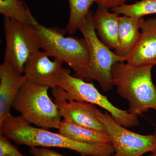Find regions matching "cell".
I'll use <instances>...</instances> for the list:
<instances>
[{
    "label": "cell",
    "instance_id": "21",
    "mask_svg": "<svg viewBox=\"0 0 156 156\" xmlns=\"http://www.w3.org/2000/svg\"><path fill=\"white\" fill-rule=\"evenodd\" d=\"M129 0H97L98 5L103 6L108 9H112L126 4Z\"/></svg>",
    "mask_w": 156,
    "mask_h": 156
},
{
    "label": "cell",
    "instance_id": "3",
    "mask_svg": "<svg viewBox=\"0 0 156 156\" xmlns=\"http://www.w3.org/2000/svg\"><path fill=\"white\" fill-rule=\"evenodd\" d=\"M33 26L44 51L50 57L67 64L74 72L75 76L85 80L90 61L89 48L85 39L65 37L64 30L46 27L38 22Z\"/></svg>",
    "mask_w": 156,
    "mask_h": 156
},
{
    "label": "cell",
    "instance_id": "10",
    "mask_svg": "<svg viewBox=\"0 0 156 156\" xmlns=\"http://www.w3.org/2000/svg\"><path fill=\"white\" fill-rule=\"evenodd\" d=\"M50 56L44 51H39L28 58L23 68V75L27 80L50 88L59 86L64 69L63 62Z\"/></svg>",
    "mask_w": 156,
    "mask_h": 156
},
{
    "label": "cell",
    "instance_id": "9",
    "mask_svg": "<svg viewBox=\"0 0 156 156\" xmlns=\"http://www.w3.org/2000/svg\"><path fill=\"white\" fill-rule=\"evenodd\" d=\"M52 91L62 118H68L79 126L108 134L105 126L96 116L94 105L69 99L59 86L52 88Z\"/></svg>",
    "mask_w": 156,
    "mask_h": 156
},
{
    "label": "cell",
    "instance_id": "2",
    "mask_svg": "<svg viewBox=\"0 0 156 156\" xmlns=\"http://www.w3.org/2000/svg\"><path fill=\"white\" fill-rule=\"evenodd\" d=\"M124 62L113 66L112 80L118 94L129 102L128 112L138 116L150 109L156 111V87L152 79L153 66Z\"/></svg>",
    "mask_w": 156,
    "mask_h": 156
},
{
    "label": "cell",
    "instance_id": "14",
    "mask_svg": "<svg viewBox=\"0 0 156 156\" xmlns=\"http://www.w3.org/2000/svg\"><path fill=\"white\" fill-rule=\"evenodd\" d=\"M144 20L143 17L120 16L119 45L114 52L117 56L125 58L130 54L140 37V31Z\"/></svg>",
    "mask_w": 156,
    "mask_h": 156
},
{
    "label": "cell",
    "instance_id": "7",
    "mask_svg": "<svg viewBox=\"0 0 156 156\" xmlns=\"http://www.w3.org/2000/svg\"><path fill=\"white\" fill-rule=\"evenodd\" d=\"M5 39L4 62L11 63L20 73L28 58L41 49L40 39L33 26L5 17Z\"/></svg>",
    "mask_w": 156,
    "mask_h": 156
},
{
    "label": "cell",
    "instance_id": "15",
    "mask_svg": "<svg viewBox=\"0 0 156 156\" xmlns=\"http://www.w3.org/2000/svg\"><path fill=\"white\" fill-rule=\"evenodd\" d=\"M58 133L70 139L88 144L111 143L108 134L79 126L68 118L62 120Z\"/></svg>",
    "mask_w": 156,
    "mask_h": 156
},
{
    "label": "cell",
    "instance_id": "8",
    "mask_svg": "<svg viewBox=\"0 0 156 156\" xmlns=\"http://www.w3.org/2000/svg\"><path fill=\"white\" fill-rule=\"evenodd\" d=\"M98 118L103 123L114 148L112 156H141L156 151V134L143 135L135 133L119 125L107 112L95 108Z\"/></svg>",
    "mask_w": 156,
    "mask_h": 156
},
{
    "label": "cell",
    "instance_id": "4",
    "mask_svg": "<svg viewBox=\"0 0 156 156\" xmlns=\"http://www.w3.org/2000/svg\"><path fill=\"white\" fill-rule=\"evenodd\" d=\"M49 87L26 80L17 92L11 108L26 122L44 129H58L61 116L48 94Z\"/></svg>",
    "mask_w": 156,
    "mask_h": 156
},
{
    "label": "cell",
    "instance_id": "6",
    "mask_svg": "<svg viewBox=\"0 0 156 156\" xmlns=\"http://www.w3.org/2000/svg\"><path fill=\"white\" fill-rule=\"evenodd\" d=\"M58 86L64 89L69 99L98 105L109 113L117 123L125 128H133L140 125L138 116L115 106L92 83L71 76L69 70L64 69Z\"/></svg>",
    "mask_w": 156,
    "mask_h": 156
},
{
    "label": "cell",
    "instance_id": "5",
    "mask_svg": "<svg viewBox=\"0 0 156 156\" xmlns=\"http://www.w3.org/2000/svg\"><path fill=\"white\" fill-rule=\"evenodd\" d=\"M93 15L90 10L79 29L87 41L90 53L89 64L85 80L97 81L102 91L107 92L113 87L111 76L113 66L125 60L113 52L98 37Z\"/></svg>",
    "mask_w": 156,
    "mask_h": 156
},
{
    "label": "cell",
    "instance_id": "18",
    "mask_svg": "<svg viewBox=\"0 0 156 156\" xmlns=\"http://www.w3.org/2000/svg\"><path fill=\"white\" fill-rule=\"evenodd\" d=\"M111 11L124 16L140 18L156 14V0H141L131 5L125 4L112 9Z\"/></svg>",
    "mask_w": 156,
    "mask_h": 156
},
{
    "label": "cell",
    "instance_id": "13",
    "mask_svg": "<svg viewBox=\"0 0 156 156\" xmlns=\"http://www.w3.org/2000/svg\"><path fill=\"white\" fill-rule=\"evenodd\" d=\"M119 14L98 5L93 15L98 37L110 50H115L119 45Z\"/></svg>",
    "mask_w": 156,
    "mask_h": 156
},
{
    "label": "cell",
    "instance_id": "1",
    "mask_svg": "<svg viewBox=\"0 0 156 156\" xmlns=\"http://www.w3.org/2000/svg\"><path fill=\"white\" fill-rule=\"evenodd\" d=\"M0 134L18 145L67 149L76 152L81 156H112L115 153L112 143L88 144L76 141L59 133L34 127L20 115H11L8 117L0 126Z\"/></svg>",
    "mask_w": 156,
    "mask_h": 156
},
{
    "label": "cell",
    "instance_id": "20",
    "mask_svg": "<svg viewBox=\"0 0 156 156\" xmlns=\"http://www.w3.org/2000/svg\"><path fill=\"white\" fill-rule=\"evenodd\" d=\"M29 151L33 156H65L56 151L43 147H30Z\"/></svg>",
    "mask_w": 156,
    "mask_h": 156
},
{
    "label": "cell",
    "instance_id": "19",
    "mask_svg": "<svg viewBox=\"0 0 156 156\" xmlns=\"http://www.w3.org/2000/svg\"><path fill=\"white\" fill-rule=\"evenodd\" d=\"M0 156H26L13 145L9 137L0 134Z\"/></svg>",
    "mask_w": 156,
    "mask_h": 156
},
{
    "label": "cell",
    "instance_id": "17",
    "mask_svg": "<svg viewBox=\"0 0 156 156\" xmlns=\"http://www.w3.org/2000/svg\"><path fill=\"white\" fill-rule=\"evenodd\" d=\"M70 9L69 19L64 30L73 34L80 29L85 21L90 8L97 0H68Z\"/></svg>",
    "mask_w": 156,
    "mask_h": 156
},
{
    "label": "cell",
    "instance_id": "11",
    "mask_svg": "<svg viewBox=\"0 0 156 156\" xmlns=\"http://www.w3.org/2000/svg\"><path fill=\"white\" fill-rule=\"evenodd\" d=\"M141 35L125 62L136 66L156 65V17L144 20Z\"/></svg>",
    "mask_w": 156,
    "mask_h": 156
},
{
    "label": "cell",
    "instance_id": "23",
    "mask_svg": "<svg viewBox=\"0 0 156 156\" xmlns=\"http://www.w3.org/2000/svg\"><path fill=\"white\" fill-rule=\"evenodd\" d=\"M155 133V134H156V129H155V133Z\"/></svg>",
    "mask_w": 156,
    "mask_h": 156
},
{
    "label": "cell",
    "instance_id": "22",
    "mask_svg": "<svg viewBox=\"0 0 156 156\" xmlns=\"http://www.w3.org/2000/svg\"><path fill=\"white\" fill-rule=\"evenodd\" d=\"M148 156H156V151L152 153L151 155Z\"/></svg>",
    "mask_w": 156,
    "mask_h": 156
},
{
    "label": "cell",
    "instance_id": "12",
    "mask_svg": "<svg viewBox=\"0 0 156 156\" xmlns=\"http://www.w3.org/2000/svg\"><path fill=\"white\" fill-rule=\"evenodd\" d=\"M26 80L11 63L4 62L0 65V126L11 115L13 101Z\"/></svg>",
    "mask_w": 156,
    "mask_h": 156
},
{
    "label": "cell",
    "instance_id": "16",
    "mask_svg": "<svg viewBox=\"0 0 156 156\" xmlns=\"http://www.w3.org/2000/svg\"><path fill=\"white\" fill-rule=\"evenodd\" d=\"M0 13L5 17L29 25L38 23L23 0H0Z\"/></svg>",
    "mask_w": 156,
    "mask_h": 156
}]
</instances>
